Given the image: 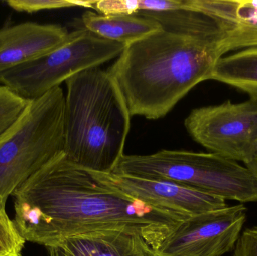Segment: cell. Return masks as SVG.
<instances>
[{"mask_svg":"<svg viewBox=\"0 0 257 256\" xmlns=\"http://www.w3.org/2000/svg\"><path fill=\"white\" fill-rule=\"evenodd\" d=\"M112 173L175 182L226 200L257 202V180L245 166L213 153L163 150L123 155Z\"/></svg>","mask_w":257,"mask_h":256,"instance_id":"5","label":"cell"},{"mask_svg":"<svg viewBox=\"0 0 257 256\" xmlns=\"http://www.w3.org/2000/svg\"><path fill=\"white\" fill-rule=\"evenodd\" d=\"M152 256H163V255H159V254L156 253L155 252H154V254H153Z\"/></svg>","mask_w":257,"mask_h":256,"instance_id":"22","label":"cell"},{"mask_svg":"<svg viewBox=\"0 0 257 256\" xmlns=\"http://www.w3.org/2000/svg\"><path fill=\"white\" fill-rule=\"evenodd\" d=\"M28 102L0 85V136L19 117Z\"/></svg>","mask_w":257,"mask_h":256,"instance_id":"18","label":"cell"},{"mask_svg":"<svg viewBox=\"0 0 257 256\" xmlns=\"http://www.w3.org/2000/svg\"><path fill=\"white\" fill-rule=\"evenodd\" d=\"M93 172V171H92ZM94 173L104 183L142 202L186 217L221 210L225 200L175 182Z\"/></svg>","mask_w":257,"mask_h":256,"instance_id":"9","label":"cell"},{"mask_svg":"<svg viewBox=\"0 0 257 256\" xmlns=\"http://www.w3.org/2000/svg\"><path fill=\"white\" fill-rule=\"evenodd\" d=\"M81 20L89 31L126 46L163 30L155 20L137 14L102 15L87 11Z\"/></svg>","mask_w":257,"mask_h":256,"instance_id":"13","label":"cell"},{"mask_svg":"<svg viewBox=\"0 0 257 256\" xmlns=\"http://www.w3.org/2000/svg\"><path fill=\"white\" fill-rule=\"evenodd\" d=\"M244 165L257 180V143L250 157L244 162Z\"/></svg>","mask_w":257,"mask_h":256,"instance_id":"21","label":"cell"},{"mask_svg":"<svg viewBox=\"0 0 257 256\" xmlns=\"http://www.w3.org/2000/svg\"><path fill=\"white\" fill-rule=\"evenodd\" d=\"M12 195L18 231L26 241L47 248L78 234L124 230L139 234L156 251L189 218L123 193L71 163L64 153Z\"/></svg>","mask_w":257,"mask_h":256,"instance_id":"1","label":"cell"},{"mask_svg":"<svg viewBox=\"0 0 257 256\" xmlns=\"http://www.w3.org/2000/svg\"><path fill=\"white\" fill-rule=\"evenodd\" d=\"M69 32L57 24L20 23L0 29V75L60 47Z\"/></svg>","mask_w":257,"mask_h":256,"instance_id":"10","label":"cell"},{"mask_svg":"<svg viewBox=\"0 0 257 256\" xmlns=\"http://www.w3.org/2000/svg\"><path fill=\"white\" fill-rule=\"evenodd\" d=\"M184 0H101L93 5L102 15L134 14L140 11H162L181 9Z\"/></svg>","mask_w":257,"mask_h":256,"instance_id":"16","label":"cell"},{"mask_svg":"<svg viewBox=\"0 0 257 256\" xmlns=\"http://www.w3.org/2000/svg\"><path fill=\"white\" fill-rule=\"evenodd\" d=\"M6 4L17 12H33L48 9H63L81 6L90 8V1H67V0H9Z\"/></svg>","mask_w":257,"mask_h":256,"instance_id":"19","label":"cell"},{"mask_svg":"<svg viewBox=\"0 0 257 256\" xmlns=\"http://www.w3.org/2000/svg\"><path fill=\"white\" fill-rule=\"evenodd\" d=\"M184 3L217 21L226 36L227 52L257 46V0H184Z\"/></svg>","mask_w":257,"mask_h":256,"instance_id":"11","label":"cell"},{"mask_svg":"<svg viewBox=\"0 0 257 256\" xmlns=\"http://www.w3.org/2000/svg\"><path fill=\"white\" fill-rule=\"evenodd\" d=\"M247 218L244 204L190 216L165 238L156 253L163 256H221L235 248Z\"/></svg>","mask_w":257,"mask_h":256,"instance_id":"8","label":"cell"},{"mask_svg":"<svg viewBox=\"0 0 257 256\" xmlns=\"http://www.w3.org/2000/svg\"><path fill=\"white\" fill-rule=\"evenodd\" d=\"M66 84L65 156L83 169L112 173L124 155L130 129L120 87L99 66L73 75Z\"/></svg>","mask_w":257,"mask_h":256,"instance_id":"3","label":"cell"},{"mask_svg":"<svg viewBox=\"0 0 257 256\" xmlns=\"http://www.w3.org/2000/svg\"><path fill=\"white\" fill-rule=\"evenodd\" d=\"M184 126L190 137L211 153L244 163L257 143V102L226 101L196 108Z\"/></svg>","mask_w":257,"mask_h":256,"instance_id":"7","label":"cell"},{"mask_svg":"<svg viewBox=\"0 0 257 256\" xmlns=\"http://www.w3.org/2000/svg\"><path fill=\"white\" fill-rule=\"evenodd\" d=\"M234 249L233 256H257V227L246 229Z\"/></svg>","mask_w":257,"mask_h":256,"instance_id":"20","label":"cell"},{"mask_svg":"<svg viewBox=\"0 0 257 256\" xmlns=\"http://www.w3.org/2000/svg\"><path fill=\"white\" fill-rule=\"evenodd\" d=\"M210 80L232 86L257 102V46L240 50L221 57L214 66Z\"/></svg>","mask_w":257,"mask_h":256,"instance_id":"14","label":"cell"},{"mask_svg":"<svg viewBox=\"0 0 257 256\" xmlns=\"http://www.w3.org/2000/svg\"><path fill=\"white\" fill-rule=\"evenodd\" d=\"M137 15L155 20L164 31L175 34L205 35L222 30L214 18L201 11L187 7L162 11H140Z\"/></svg>","mask_w":257,"mask_h":256,"instance_id":"15","label":"cell"},{"mask_svg":"<svg viewBox=\"0 0 257 256\" xmlns=\"http://www.w3.org/2000/svg\"><path fill=\"white\" fill-rule=\"evenodd\" d=\"M26 242L15 221L0 210V256H22Z\"/></svg>","mask_w":257,"mask_h":256,"instance_id":"17","label":"cell"},{"mask_svg":"<svg viewBox=\"0 0 257 256\" xmlns=\"http://www.w3.org/2000/svg\"><path fill=\"white\" fill-rule=\"evenodd\" d=\"M48 249L49 256H152L154 252L139 234L124 230L78 234Z\"/></svg>","mask_w":257,"mask_h":256,"instance_id":"12","label":"cell"},{"mask_svg":"<svg viewBox=\"0 0 257 256\" xmlns=\"http://www.w3.org/2000/svg\"><path fill=\"white\" fill-rule=\"evenodd\" d=\"M226 53L223 30L205 35L160 30L130 44L107 69L131 116L165 117L192 89L210 80Z\"/></svg>","mask_w":257,"mask_h":256,"instance_id":"2","label":"cell"},{"mask_svg":"<svg viewBox=\"0 0 257 256\" xmlns=\"http://www.w3.org/2000/svg\"><path fill=\"white\" fill-rule=\"evenodd\" d=\"M65 94L60 87L29 101L0 136V210L30 177L64 153Z\"/></svg>","mask_w":257,"mask_h":256,"instance_id":"4","label":"cell"},{"mask_svg":"<svg viewBox=\"0 0 257 256\" xmlns=\"http://www.w3.org/2000/svg\"><path fill=\"white\" fill-rule=\"evenodd\" d=\"M126 47L85 28L75 30L51 52L3 72L0 85L25 100H33L60 87L73 75L118 57Z\"/></svg>","mask_w":257,"mask_h":256,"instance_id":"6","label":"cell"}]
</instances>
